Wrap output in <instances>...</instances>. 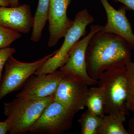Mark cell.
I'll return each mask as SVG.
<instances>
[{"mask_svg":"<svg viewBox=\"0 0 134 134\" xmlns=\"http://www.w3.org/2000/svg\"><path fill=\"white\" fill-rule=\"evenodd\" d=\"M105 96L102 86L92 87L89 89L86 102L88 110L95 115L103 117L104 116Z\"/></svg>","mask_w":134,"mask_h":134,"instance_id":"9a60e30c","label":"cell"},{"mask_svg":"<svg viewBox=\"0 0 134 134\" xmlns=\"http://www.w3.org/2000/svg\"><path fill=\"white\" fill-rule=\"evenodd\" d=\"M115 2L121 3L125 6L127 9L134 11V0H113Z\"/></svg>","mask_w":134,"mask_h":134,"instance_id":"44dd1931","label":"cell"},{"mask_svg":"<svg viewBox=\"0 0 134 134\" xmlns=\"http://www.w3.org/2000/svg\"><path fill=\"white\" fill-rule=\"evenodd\" d=\"M11 126V121L9 118L0 122V134H6L9 132Z\"/></svg>","mask_w":134,"mask_h":134,"instance_id":"ffe728a7","label":"cell"},{"mask_svg":"<svg viewBox=\"0 0 134 134\" xmlns=\"http://www.w3.org/2000/svg\"><path fill=\"white\" fill-rule=\"evenodd\" d=\"M88 86L66 75L59 84L53 99L76 113L86 107Z\"/></svg>","mask_w":134,"mask_h":134,"instance_id":"9c48e42d","label":"cell"},{"mask_svg":"<svg viewBox=\"0 0 134 134\" xmlns=\"http://www.w3.org/2000/svg\"><path fill=\"white\" fill-rule=\"evenodd\" d=\"M71 0H50L48 21L49 37L48 46H55L60 39L64 37L74 21L67 15V9Z\"/></svg>","mask_w":134,"mask_h":134,"instance_id":"30bf717a","label":"cell"},{"mask_svg":"<svg viewBox=\"0 0 134 134\" xmlns=\"http://www.w3.org/2000/svg\"><path fill=\"white\" fill-rule=\"evenodd\" d=\"M34 17L30 5L16 7L0 6V25L19 33L26 34L33 27Z\"/></svg>","mask_w":134,"mask_h":134,"instance_id":"7c38bea8","label":"cell"},{"mask_svg":"<svg viewBox=\"0 0 134 134\" xmlns=\"http://www.w3.org/2000/svg\"><path fill=\"white\" fill-rule=\"evenodd\" d=\"M50 0H38L37 7L34 17L31 40L34 42L39 41L42 32L48 21Z\"/></svg>","mask_w":134,"mask_h":134,"instance_id":"4fadbf2b","label":"cell"},{"mask_svg":"<svg viewBox=\"0 0 134 134\" xmlns=\"http://www.w3.org/2000/svg\"><path fill=\"white\" fill-rule=\"evenodd\" d=\"M53 97V95L39 99L16 97L11 102L4 103L3 113L11 121L9 133L24 134L29 132Z\"/></svg>","mask_w":134,"mask_h":134,"instance_id":"7a4b0ae2","label":"cell"},{"mask_svg":"<svg viewBox=\"0 0 134 134\" xmlns=\"http://www.w3.org/2000/svg\"><path fill=\"white\" fill-rule=\"evenodd\" d=\"M126 120V115H105L97 134H129L123 125Z\"/></svg>","mask_w":134,"mask_h":134,"instance_id":"5bb4252c","label":"cell"},{"mask_svg":"<svg viewBox=\"0 0 134 134\" xmlns=\"http://www.w3.org/2000/svg\"><path fill=\"white\" fill-rule=\"evenodd\" d=\"M107 16V22L100 31L102 32L113 34L121 37L134 49V34L131 24L127 18V9L124 5L119 9L111 6L108 0H100Z\"/></svg>","mask_w":134,"mask_h":134,"instance_id":"8fae6325","label":"cell"},{"mask_svg":"<svg viewBox=\"0 0 134 134\" xmlns=\"http://www.w3.org/2000/svg\"><path fill=\"white\" fill-rule=\"evenodd\" d=\"M10 7H18L19 5V0H8Z\"/></svg>","mask_w":134,"mask_h":134,"instance_id":"603a6c76","label":"cell"},{"mask_svg":"<svg viewBox=\"0 0 134 134\" xmlns=\"http://www.w3.org/2000/svg\"><path fill=\"white\" fill-rule=\"evenodd\" d=\"M66 75L60 70L47 74L32 75L26 80L21 91L15 97L39 99L52 96Z\"/></svg>","mask_w":134,"mask_h":134,"instance_id":"ba28073f","label":"cell"},{"mask_svg":"<svg viewBox=\"0 0 134 134\" xmlns=\"http://www.w3.org/2000/svg\"><path fill=\"white\" fill-rule=\"evenodd\" d=\"M127 97L126 107L134 113V62H129L126 65Z\"/></svg>","mask_w":134,"mask_h":134,"instance_id":"e0dca14e","label":"cell"},{"mask_svg":"<svg viewBox=\"0 0 134 134\" xmlns=\"http://www.w3.org/2000/svg\"><path fill=\"white\" fill-rule=\"evenodd\" d=\"M16 52L15 48H7L0 49V85L2 78V72L5 63L9 57L13 55Z\"/></svg>","mask_w":134,"mask_h":134,"instance_id":"d6986e66","label":"cell"},{"mask_svg":"<svg viewBox=\"0 0 134 134\" xmlns=\"http://www.w3.org/2000/svg\"><path fill=\"white\" fill-rule=\"evenodd\" d=\"M128 128V132L129 134H134V115L129 121Z\"/></svg>","mask_w":134,"mask_h":134,"instance_id":"7402d4cb","label":"cell"},{"mask_svg":"<svg viewBox=\"0 0 134 134\" xmlns=\"http://www.w3.org/2000/svg\"><path fill=\"white\" fill-rule=\"evenodd\" d=\"M98 86L104 88L105 113L126 116L127 97L126 66L111 68L100 75Z\"/></svg>","mask_w":134,"mask_h":134,"instance_id":"3957f363","label":"cell"},{"mask_svg":"<svg viewBox=\"0 0 134 134\" xmlns=\"http://www.w3.org/2000/svg\"><path fill=\"white\" fill-rule=\"evenodd\" d=\"M131 47L121 37L100 31L90 41L86 54L87 71L98 81L100 75L108 69L126 66L131 61Z\"/></svg>","mask_w":134,"mask_h":134,"instance_id":"6da1fadb","label":"cell"},{"mask_svg":"<svg viewBox=\"0 0 134 134\" xmlns=\"http://www.w3.org/2000/svg\"><path fill=\"white\" fill-rule=\"evenodd\" d=\"M0 6L9 7L10 6L8 0H0Z\"/></svg>","mask_w":134,"mask_h":134,"instance_id":"cb8c5ba5","label":"cell"},{"mask_svg":"<svg viewBox=\"0 0 134 134\" xmlns=\"http://www.w3.org/2000/svg\"><path fill=\"white\" fill-rule=\"evenodd\" d=\"M94 18L86 9L77 13L72 26L64 36L61 47L35 72L39 75L52 73L65 65L69 57L70 52L75 44L86 34L87 26L93 23Z\"/></svg>","mask_w":134,"mask_h":134,"instance_id":"277c9868","label":"cell"},{"mask_svg":"<svg viewBox=\"0 0 134 134\" xmlns=\"http://www.w3.org/2000/svg\"><path fill=\"white\" fill-rule=\"evenodd\" d=\"M76 114L53 99L29 132L32 134L63 133L72 127Z\"/></svg>","mask_w":134,"mask_h":134,"instance_id":"5b68a950","label":"cell"},{"mask_svg":"<svg viewBox=\"0 0 134 134\" xmlns=\"http://www.w3.org/2000/svg\"><path fill=\"white\" fill-rule=\"evenodd\" d=\"M55 52L31 63L22 62L12 55L9 57L5 63L0 85V101L9 93L20 90L26 80Z\"/></svg>","mask_w":134,"mask_h":134,"instance_id":"8992f818","label":"cell"},{"mask_svg":"<svg viewBox=\"0 0 134 134\" xmlns=\"http://www.w3.org/2000/svg\"><path fill=\"white\" fill-rule=\"evenodd\" d=\"M21 36L18 32L0 25V49L9 47L13 42Z\"/></svg>","mask_w":134,"mask_h":134,"instance_id":"ac0fdd59","label":"cell"},{"mask_svg":"<svg viewBox=\"0 0 134 134\" xmlns=\"http://www.w3.org/2000/svg\"><path fill=\"white\" fill-rule=\"evenodd\" d=\"M103 27L98 25L91 26L88 34L77 41L72 47L68 61L60 68L61 71L77 81L88 86L98 84V81L92 78L87 71L86 54L92 38Z\"/></svg>","mask_w":134,"mask_h":134,"instance_id":"52a82bcc","label":"cell"},{"mask_svg":"<svg viewBox=\"0 0 134 134\" xmlns=\"http://www.w3.org/2000/svg\"><path fill=\"white\" fill-rule=\"evenodd\" d=\"M103 117L95 115L87 109L78 120L81 134H97L102 122Z\"/></svg>","mask_w":134,"mask_h":134,"instance_id":"2e32d148","label":"cell"}]
</instances>
